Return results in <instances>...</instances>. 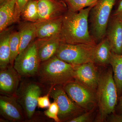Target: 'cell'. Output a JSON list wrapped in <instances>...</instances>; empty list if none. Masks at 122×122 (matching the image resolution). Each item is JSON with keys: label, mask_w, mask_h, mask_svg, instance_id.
Returning a JSON list of instances; mask_svg holds the SVG:
<instances>
[{"label": "cell", "mask_w": 122, "mask_h": 122, "mask_svg": "<svg viewBox=\"0 0 122 122\" xmlns=\"http://www.w3.org/2000/svg\"><path fill=\"white\" fill-rule=\"evenodd\" d=\"M93 7H87L76 12L68 10L63 14L60 35L62 42L96 45L88 27V18Z\"/></svg>", "instance_id": "6da1fadb"}, {"label": "cell", "mask_w": 122, "mask_h": 122, "mask_svg": "<svg viewBox=\"0 0 122 122\" xmlns=\"http://www.w3.org/2000/svg\"><path fill=\"white\" fill-rule=\"evenodd\" d=\"M37 74L41 82L51 87L64 86L75 81L74 66L59 59L56 55L42 62Z\"/></svg>", "instance_id": "7a4b0ae2"}, {"label": "cell", "mask_w": 122, "mask_h": 122, "mask_svg": "<svg viewBox=\"0 0 122 122\" xmlns=\"http://www.w3.org/2000/svg\"><path fill=\"white\" fill-rule=\"evenodd\" d=\"M96 100L99 108L97 120L102 122L114 113L117 102L118 90L113 70H108L99 76Z\"/></svg>", "instance_id": "3957f363"}, {"label": "cell", "mask_w": 122, "mask_h": 122, "mask_svg": "<svg viewBox=\"0 0 122 122\" xmlns=\"http://www.w3.org/2000/svg\"><path fill=\"white\" fill-rule=\"evenodd\" d=\"M116 0H98L90 12L91 29L96 42L105 38L112 11Z\"/></svg>", "instance_id": "277c9868"}, {"label": "cell", "mask_w": 122, "mask_h": 122, "mask_svg": "<svg viewBox=\"0 0 122 122\" xmlns=\"http://www.w3.org/2000/svg\"><path fill=\"white\" fill-rule=\"evenodd\" d=\"M96 45L61 42L56 55L59 59L73 66L90 62L94 63Z\"/></svg>", "instance_id": "5b68a950"}, {"label": "cell", "mask_w": 122, "mask_h": 122, "mask_svg": "<svg viewBox=\"0 0 122 122\" xmlns=\"http://www.w3.org/2000/svg\"><path fill=\"white\" fill-rule=\"evenodd\" d=\"M36 41H34L25 49L18 55L14 68L22 77H30L37 74L40 62Z\"/></svg>", "instance_id": "8992f818"}, {"label": "cell", "mask_w": 122, "mask_h": 122, "mask_svg": "<svg viewBox=\"0 0 122 122\" xmlns=\"http://www.w3.org/2000/svg\"><path fill=\"white\" fill-rule=\"evenodd\" d=\"M49 92L59 107L58 116L61 121L69 122L78 116L83 110L71 99L61 85L52 86Z\"/></svg>", "instance_id": "52a82bcc"}, {"label": "cell", "mask_w": 122, "mask_h": 122, "mask_svg": "<svg viewBox=\"0 0 122 122\" xmlns=\"http://www.w3.org/2000/svg\"><path fill=\"white\" fill-rule=\"evenodd\" d=\"M63 88L71 99L83 110L94 107L97 100L93 91L76 81L66 83Z\"/></svg>", "instance_id": "ba28073f"}, {"label": "cell", "mask_w": 122, "mask_h": 122, "mask_svg": "<svg viewBox=\"0 0 122 122\" xmlns=\"http://www.w3.org/2000/svg\"><path fill=\"white\" fill-rule=\"evenodd\" d=\"M17 91V100L27 118L33 117L37 106L38 99L42 93L41 86L33 82L24 83Z\"/></svg>", "instance_id": "9c48e42d"}, {"label": "cell", "mask_w": 122, "mask_h": 122, "mask_svg": "<svg viewBox=\"0 0 122 122\" xmlns=\"http://www.w3.org/2000/svg\"><path fill=\"white\" fill-rule=\"evenodd\" d=\"M39 20H52L61 17L67 10L62 0H38Z\"/></svg>", "instance_id": "30bf717a"}, {"label": "cell", "mask_w": 122, "mask_h": 122, "mask_svg": "<svg viewBox=\"0 0 122 122\" xmlns=\"http://www.w3.org/2000/svg\"><path fill=\"white\" fill-rule=\"evenodd\" d=\"M94 64L90 62L74 66L75 81L94 91L97 89L99 78Z\"/></svg>", "instance_id": "8fae6325"}, {"label": "cell", "mask_w": 122, "mask_h": 122, "mask_svg": "<svg viewBox=\"0 0 122 122\" xmlns=\"http://www.w3.org/2000/svg\"><path fill=\"white\" fill-rule=\"evenodd\" d=\"M22 109L15 96L0 97V113L5 119L11 122L22 121L24 118Z\"/></svg>", "instance_id": "7c38bea8"}, {"label": "cell", "mask_w": 122, "mask_h": 122, "mask_svg": "<svg viewBox=\"0 0 122 122\" xmlns=\"http://www.w3.org/2000/svg\"><path fill=\"white\" fill-rule=\"evenodd\" d=\"M62 16L52 20L38 21L34 22L37 39L45 40L60 38Z\"/></svg>", "instance_id": "4fadbf2b"}, {"label": "cell", "mask_w": 122, "mask_h": 122, "mask_svg": "<svg viewBox=\"0 0 122 122\" xmlns=\"http://www.w3.org/2000/svg\"><path fill=\"white\" fill-rule=\"evenodd\" d=\"M20 75L12 66L0 72V91L5 95L15 96L20 79Z\"/></svg>", "instance_id": "5bb4252c"}, {"label": "cell", "mask_w": 122, "mask_h": 122, "mask_svg": "<svg viewBox=\"0 0 122 122\" xmlns=\"http://www.w3.org/2000/svg\"><path fill=\"white\" fill-rule=\"evenodd\" d=\"M106 36L110 44L112 52L122 54V21L112 17L108 25Z\"/></svg>", "instance_id": "9a60e30c"}, {"label": "cell", "mask_w": 122, "mask_h": 122, "mask_svg": "<svg viewBox=\"0 0 122 122\" xmlns=\"http://www.w3.org/2000/svg\"><path fill=\"white\" fill-rule=\"evenodd\" d=\"M36 41L38 56L42 62L55 56L62 42L60 38L37 39Z\"/></svg>", "instance_id": "2e32d148"}, {"label": "cell", "mask_w": 122, "mask_h": 122, "mask_svg": "<svg viewBox=\"0 0 122 122\" xmlns=\"http://www.w3.org/2000/svg\"><path fill=\"white\" fill-rule=\"evenodd\" d=\"M16 0H10L0 5V31H4L15 22Z\"/></svg>", "instance_id": "e0dca14e"}, {"label": "cell", "mask_w": 122, "mask_h": 122, "mask_svg": "<svg viewBox=\"0 0 122 122\" xmlns=\"http://www.w3.org/2000/svg\"><path fill=\"white\" fill-rule=\"evenodd\" d=\"M20 43L19 55L26 49L36 37L34 22H25L20 26L19 31Z\"/></svg>", "instance_id": "ac0fdd59"}, {"label": "cell", "mask_w": 122, "mask_h": 122, "mask_svg": "<svg viewBox=\"0 0 122 122\" xmlns=\"http://www.w3.org/2000/svg\"><path fill=\"white\" fill-rule=\"evenodd\" d=\"M112 50L108 39L105 37L95 47L94 63L101 66L110 64Z\"/></svg>", "instance_id": "d6986e66"}, {"label": "cell", "mask_w": 122, "mask_h": 122, "mask_svg": "<svg viewBox=\"0 0 122 122\" xmlns=\"http://www.w3.org/2000/svg\"><path fill=\"white\" fill-rule=\"evenodd\" d=\"M1 33L0 40V69H5L8 67L10 63V49L9 30Z\"/></svg>", "instance_id": "ffe728a7"}, {"label": "cell", "mask_w": 122, "mask_h": 122, "mask_svg": "<svg viewBox=\"0 0 122 122\" xmlns=\"http://www.w3.org/2000/svg\"><path fill=\"white\" fill-rule=\"evenodd\" d=\"M110 64L112 67L114 80L118 94L120 95L122 93V54L112 52Z\"/></svg>", "instance_id": "44dd1931"}, {"label": "cell", "mask_w": 122, "mask_h": 122, "mask_svg": "<svg viewBox=\"0 0 122 122\" xmlns=\"http://www.w3.org/2000/svg\"><path fill=\"white\" fill-rule=\"evenodd\" d=\"M26 21L35 22L39 20L38 0H30L21 11V16Z\"/></svg>", "instance_id": "7402d4cb"}, {"label": "cell", "mask_w": 122, "mask_h": 122, "mask_svg": "<svg viewBox=\"0 0 122 122\" xmlns=\"http://www.w3.org/2000/svg\"><path fill=\"white\" fill-rule=\"evenodd\" d=\"M9 42L10 49V63L12 66L19 54L20 43L19 32L16 31L11 32Z\"/></svg>", "instance_id": "603a6c76"}, {"label": "cell", "mask_w": 122, "mask_h": 122, "mask_svg": "<svg viewBox=\"0 0 122 122\" xmlns=\"http://www.w3.org/2000/svg\"><path fill=\"white\" fill-rule=\"evenodd\" d=\"M98 0H68L65 2L68 10L73 12L78 11L87 8L94 7Z\"/></svg>", "instance_id": "cb8c5ba5"}, {"label": "cell", "mask_w": 122, "mask_h": 122, "mask_svg": "<svg viewBox=\"0 0 122 122\" xmlns=\"http://www.w3.org/2000/svg\"><path fill=\"white\" fill-rule=\"evenodd\" d=\"M30 0H16L15 7V22L20 20L21 13L23 8Z\"/></svg>", "instance_id": "d4e9b609"}, {"label": "cell", "mask_w": 122, "mask_h": 122, "mask_svg": "<svg viewBox=\"0 0 122 122\" xmlns=\"http://www.w3.org/2000/svg\"><path fill=\"white\" fill-rule=\"evenodd\" d=\"M50 96L49 92L46 95L42 97H40L38 99L37 106L40 108H48L51 105L50 102L49 97Z\"/></svg>", "instance_id": "484cf974"}, {"label": "cell", "mask_w": 122, "mask_h": 122, "mask_svg": "<svg viewBox=\"0 0 122 122\" xmlns=\"http://www.w3.org/2000/svg\"><path fill=\"white\" fill-rule=\"evenodd\" d=\"M90 112L86 113L81 115L78 116L70 120L69 122H89L91 117Z\"/></svg>", "instance_id": "4316f807"}, {"label": "cell", "mask_w": 122, "mask_h": 122, "mask_svg": "<svg viewBox=\"0 0 122 122\" xmlns=\"http://www.w3.org/2000/svg\"><path fill=\"white\" fill-rule=\"evenodd\" d=\"M112 17L122 21V0H120L117 8L112 15Z\"/></svg>", "instance_id": "83f0119b"}, {"label": "cell", "mask_w": 122, "mask_h": 122, "mask_svg": "<svg viewBox=\"0 0 122 122\" xmlns=\"http://www.w3.org/2000/svg\"><path fill=\"white\" fill-rule=\"evenodd\" d=\"M48 109L51 113L58 116L59 111V107L56 102L54 101V102L51 103L50 106Z\"/></svg>", "instance_id": "f1b7e54d"}, {"label": "cell", "mask_w": 122, "mask_h": 122, "mask_svg": "<svg viewBox=\"0 0 122 122\" xmlns=\"http://www.w3.org/2000/svg\"><path fill=\"white\" fill-rule=\"evenodd\" d=\"M108 121L110 122H122V115L117 114L114 113L109 116Z\"/></svg>", "instance_id": "f546056e"}, {"label": "cell", "mask_w": 122, "mask_h": 122, "mask_svg": "<svg viewBox=\"0 0 122 122\" xmlns=\"http://www.w3.org/2000/svg\"><path fill=\"white\" fill-rule=\"evenodd\" d=\"M119 107H120V111L122 112V96L120 97V103H119Z\"/></svg>", "instance_id": "4dcf8cb0"}, {"label": "cell", "mask_w": 122, "mask_h": 122, "mask_svg": "<svg viewBox=\"0 0 122 122\" xmlns=\"http://www.w3.org/2000/svg\"><path fill=\"white\" fill-rule=\"evenodd\" d=\"M9 0H0V5H3Z\"/></svg>", "instance_id": "1f68e13d"}, {"label": "cell", "mask_w": 122, "mask_h": 122, "mask_svg": "<svg viewBox=\"0 0 122 122\" xmlns=\"http://www.w3.org/2000/svg\"><path fill=\"white\" fill-rule=\"evenodd\" d=\"M62 0L63 1H64V2H65L66 1L68 0Z\"/></svg>", "instance_id": "d6a6232c"}]
</instances>
